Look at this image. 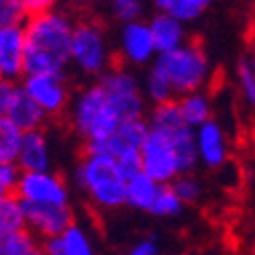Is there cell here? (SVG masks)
<instances>
[{
	"mask_svg": "<svg viewBox=\"0 0 255 255\" xmlns=\"http://www.w3.org/2000/svg\"><path fill=\"white\" fill-rule=\"evenodd\" d=\"M76 20L63 10H49L25 20V76L63 74L72 63Z\"/></svg>",
	"mask_w": 255,
	"mask_h": 255,
	"instance_id": "obj_1",
	"label": "cell"
},
{
	"mask_svg": "<svg viewBox=\"0 0 255 255\" xmlns=\"http://www.w3.org/2000/svg\"><path fill=\"white\" fill-rule=\"evenodd\" d=\"M76 182L86 198L100 210H119L127 206V178L111 155L82 153L76 167Z\"/></svg>",
	"mask_w": 255,
	"mask_h": 255,
	"instance_id": "obj_2",
	"label": "cell"
},
{
	"mask_svg": "<svg viewBox=\"0 0 255 255\" xmlns=\"http://www.w3.org/2000/svg\"><path fill=\"white\" fill-rule=\"evenodd\" d=\"M70 125L74 133L84 143L94 141H106L117 133V129L123 125L121 115L117 113L115 104L109 100L104 88L98 82L82 88L74 102L70 104Z\"/></svg>",
	"mask_w": 255,
	"mask_h": 255,
	"instance_id": "obj_3",
	"label": "cell"
},
{
	"mask_svg": "<svg viewBox=\"0 0 255 255\" xmlns=\"http://www.w3.org/2000/svg\"><path fill=\"white\" fill-rule=\"evenodd\" d=\"M151 68L167 80L176 98L202 90L212 74L208 55L198 39H188L182 47L159 53Z\"/></svg>",
	"mask_w": 255,
	"mask_h": 255,
	"instance_id": "obj_4",
	"label": "cell"
},
{
	"mask_svg": "<svg viewBox=\"0 0 255 255\" xmlns=\"http://www.w3.org/2000/svg\"><path fill=\"white\" fill-rule=\"evenodd\" d=\"M72 63L86 76L100 78L115 66L104 27L94 18H80L74 25L72 37Z\"/></svg>",
	"mask_w": 255,
	"mask_h": 255,
	"instance_id": "obj_5",
	"label": "cell"
},
{
	"mask_svg": "<svg viewBox=\"0 0 255 255\" xmlns=\"http://www.w3.org/2000/svg\"><path fill=\"white\" fill-rule=\"evenodd\" d=\"M98 84L104 88L109 100L115 104L123 123L147 119V98L143 86L135 78V74H131L125 66L115 63L109 72H104L98 78Z\"/></svg>",
	"mask_w": 255,
	"mask_h": 255,
	"instance_id": "obj_6",
	"label": "cell"
},
{
	"mask_svg": "<svg viewBox=\"0 0 255 255\" xmlns=\"http://www.w3.org/2000/svg\"><path fill=\"white\" fill-rule=\"evenodd\" d=\"M141 169L157 184H172L178 176H182L172 135L149 129V135L141 147Z\"/></svg>",
	"mask_w": 255,
	"mask_h": 255,
	"instance_id": "obj_7",
	"label": "cell"
},
{
	"mask_svg": "<svg viewBox=\"0 0 255 255\" xmlns=\"http://www.w3.org/2000/svg\"><path fill=\"white\" fill-rule=\"evenodd\" d=\"M47 119H61L68 115L72 96L63 74H33L18 82Z\"/></svg>",
	"mask_w": 255,
	"mask_h": 255,
	"instance_id": "obj_8",
	"label": "cell"
},
{
	"mask_svg": "<svg viewBox=\"0 0 255 255\" xmlns=\"http://www.w3.org/2000/svg\"><path fill=\"white\" fill-rule=\"evenodd\" d=\"M14 194L27 204L68 206L70 186L57 172H23Z\"/></svg>",
	"mask_w": 255,
	"mask_h": 255,
	"instance_id": "obj_9",
	"label": "cell"
},
{
	"mask_svg": "<svg viewBox=\"0 0 255 255\" xmlns=\"http://www.w3.org/2000/svg\"><path fill=\"white\" fill-rule=\"evenodd\" d=\"M25 204L27 212V229L33 235L45 243L49 239L59 237L68 227L76 223L74 208L68 206H49V204Z\"/></svg>",
	"mask_w": 255,
	"mask_h": 255,
	"instance_id": "obj_10",
	"label": "cell"
},
{
	"mask_svg": "<svg viewBox=\"0 0 255 255\" xmlns=\"http://www.w3.org/2000/svg\"><path fill=\"white\" fill-rule=\"evenodd\" d=\"M25 25L0 27V80L18 84L25 78Z\"/></svg>",
	"mask_w": 255,
	"mask_h": 255,
	"instance_id": "obj_11",
	"label": "cell"
},
{
	"mask_svg": "<svg viewBox=\"0 0 255 255\" xmlns=\"http://www.w3.org/2000/svg\"><path fill=\"white\" fill-rule=\"evenodd\" d=\"M157 57L155 41L147 20L123 25L121 31V59L129 66H147Z\"/></svg>",
	"mask_w": 255,
	"mask_h": 255,
	"instance_id": "obj_12",
	"label": "cell"
},
{
	"mask_svg": "<svg viewBox=\"0 0 255 255\" xmlns=\"http://www.w3.org/2000/svg\"><path fill=\"white\" fill-rule=\"evenodd\" d=\"M194 135H196V149L200 163H204L210 169L223 167L229 159V141L223 125L217 119H212L204 123L200 129H196Z\"/></svg>",
	"mask_w": 255,
	"mask_h": 255,
	"instance_id": "obj_13",
	"label": "cell"
},
{
	"mask_svg": "<svg viewBox=\"0 0 255 255\" xmlns=\"http://www.w3.org/2000/svg\"><path fill=\"white\" fill-rule=\"evenodd\" d=\"M4 117L8 121H12L23 133L43 129L45 123L49 121L47 115L35 104V100L23 90L20 84L14 86V90H12V94H10L8 102H6Z\"/></svg>",
	"mask_w": 255,
	"mask_h": 255,
	"instance_id": "obj_14",
	"label": "cell"
},
{
	"mask_svg": "<svg viewBox=\"0 0 255 255\" xmlns=\"http://www.w3.org/2000/svg\"><path fill=\"white\" fill-rule=\"evenodd\" d=\"M16 165L23 172H47L51 169V149L45 129L23 133Z\"/></svg>",
	"mask_w": 255,
	"mask_h": 255,
	"instance_id": "obj_15",
	"label": "cell"
},
{
	"mask_svg": "<svg viewBox=\"0 0 255 255\" xmlns=\"http://www.w3.org/2000/svg\"><path fill=\"white\" fill-rule=\"evenodd\" d=\"M147 23H149V29H151V35H153V41H155L157 55L174 51L188 41L184 23L178 20L176 16H172L169 12H157L147 20Z\"/></svg>",
	"mask_w": 255,
	"mask_h": 255,
	"instance_id": "obj_16",
	"label": "cell"
},
{
	"mask_svg": "<svg viewBox=\"0 0 255 255\" xmlns=\"http://www.w3.org/2000/svg\"><path fill=\"white\" fill-rule=\"evenodd\" d=\"M47 255H98L90 233L82 225L74 223L59 237L43 243Z\"/></svg>",
	"mask_w": 255,
	"mask_h": 255,
	"instance_id": "obj_17",
	"label": "cell"
},
{
	"mask_svg": "<svg viewBox=\"0 0 255 255\" xmlns=\"http://www.w3.org/2000/svg\"><path fill=\"white\" fill-rule=\"evenodd\" d=\"M178 106L184 123L190 127V129H200V127L208 121H212V100L208 96L206 90H198L192 94H186L178 98Z\"/></svg>",
	"mask_w": 255,
	"mask_h": 255,
	"instance_id": "obj_18",
	"label": "cell"
},
{
	"mask_svg": "<svg viewBox=\"0 0 255 255\" xmlns=\"http://www.w3.org/2000/svg\"><path fill=\"white\" fill-rule=\"evenodd\" d=\"M159 186L161 184H157L155 180H151L143 172L133 176L131 180H127V206L149 212V208L157 196Z\"/></svg>",
	"mask_w": 255,
	"mask_h": 255,
	"instance_id": "obj_19",
	"label": "cell"
},
{
	"mask_svg": "<svg viewBox=\"0 0 255 255\" xmlns=\"http://www.w3.org/2000/svg\"><path fill=\"white\" fill-rule=\"evenodd\" d=\"M27 229V212L25 204L16 194L0 198V235Z\"/></svg>",
	"mask_w": 255,
	"mask_h": 255,
	"instance_id": "obj_20",
	"label": "cell"
},
{
	"mask_svg": "<svg viewBox=\"0 0 255 255\" xmlns=\"http://www.w3.org/2000/svg\"><path fill=\"white\" fill-rule=\"evenodd\" d=\"M147 123H149V129H155V131H176L180 127H188L182 119L178 100L153 106L147 113Z\"/></svg>",
	"mask_w": 255,
	"mask_h": 255,
	"instance_id": "obj_21",
	"label": "cell"
},
{
	"mask_svg": "<svg viewBox=\"0 0 255 255\" xmlns=\"http://www.w3.org/2000/svg\"><path fill=\"white\" fill-rule=\"evenodd\" d=\"M20 141H23V131L6 117L0 119V165L16 163Z\"/></svg>",
	"mask_w": 255,
	"mask_h": 255,
	"instance_id": "obj_22",
	"label": "cell"
},
{
	"mask_svg": "<svg viewBox=\"0 0 255 255\" xmlns=\"http://www.w3.org/2000/svg\"><path fill=\"white\" fill-rule=\"evenodd\" d=\"M182 210H184V202L178 198L174 188L169 184H161L157 190V196L149 208V215L159 219H172V217H178Z\"/></svg>",
	"mask_w": 255,
	"mask_h": 255,
	"instance_id": "obj_23",
	"label": "cell"
},
{
	"mask_svg": "<svg viewBox=\"0 0 255 255\" xmlns=\"http://www.w3.org/2000/svg\"><path fill=\"white\" fill-rule=\"evenodd\" d=\"M143 92H145V98L147 100L153 102V106L178 100L176 94H174V90H172V86L167 84V80L159 72H155L153 68H149V72H147V76H145Z\"/></svg>",
	"mask_w": 255,
	"mask_h": 255,
	"instance_id": "obj_24",
	"label": "cell"
},
{
	"mask_svg": "<svg viewBox=\"0 0 255 255\" xmlns=\"http://www.w3.org/2000/svg\"><path fill=\"white\" fill-rule=\"evenodd\" d=\"M39 245V239L29 229L14 231V233H2L0 235V255H25L33 247Z\"/></svg>",
	"mask_w": 255,
	"mask_h": 255,
	"instance_id": "obj_25",
	"label": "cell"
},
{
	"mask_svg": "<svg viewBox=\"0 0 255 255\" xmlns=\"http://www.w3.org/2000/svg\"><path fill=\"white\" fill-rule=\"evenodd\" d=\"M210 4L212 0H176L169 8V14L182 20V23H192L208 10Z\"/></svg>",
	"mask_w": 255,
	"mask_h": 255,
	"instance_id": "obj_26",
	"label": "cell"
},
{
	"mask_svg": "<svg viewBox=\"0 0 255 255\" xmlns=\"http://www.w3.org/2000/svg\"><path fill=\"white\" fill-rule=\"evenodd\" d=\"M237 82L239 90L247 106L255 109V72L251 66V57H243L237 66Z\"/></svg>",
	"mask_w": 255,
	"mask_h": 255,
	"instance_id": "obj_27",
	"label": "cell"
},
{
	"mask_svg": "<svg viewBox=\"0 0 255 255\" xmlns=\"http://www.w3.org/2000/svg\"><path fill=\"white\" fill-rule=\"evenodd\" d=\"M111 12L123 25L143 20V0H111Z\"/></svg>",
	"mask_w": 255,
	"mask_h": 255,
	"instance_id": "obj_28",
	"label": "cell"
},
{
	"mask_svg": "<svg viewBox=\"0 0 255 255\" xmlns=\"http://www.w3.org/2000/svg\"><path fill=\"white\" fill-rule=\"evenodd\" d=\"M169 186L174 188V192L178 194V198H180L184 204H194V202H198V198H200V194H202V186H200V182H198L192 174H182V176H178Z\"/></svg>",
	"mask_w": 255,
	"mask_h": 255,
	"instance_id": "obj_29",
	"label": "cell"
},
{
	"mask_svg": "<svg viewBox=\"0 0 255 255\" xmlns=\"http://www.w3.org/2000/svg\"><path fill=\"white\" fill-rule=\"evenodd\" d=\"M25 20H27V14L18 0H6V2L0 4V27L25 25Z\"/></svg>",
	"mask_w": 255,
	"mask_h": 255,
	"instance_id": "obj_30",
	"label": "cell"
},
{
	"mask_svg": "<svg viewBox=\"0 0 255 255\" xmlns=\"http://www.w3.org/2000/svg\"><path fill=\"white\" fill-rule=\"evenodd\" d=\"M20 176H23V169H20L16 163L0 165V186H2L8 194H14V190L20 182Z\"/></svg>",
	"mask_w": 255,
	"mask_h": 255,
	"instance_id": "obj_31",
	"label": "cell"
},
{
	"mask_svg": "<svg viewBox=\"0 0 255 255\" xmlns=\"http://www.w3.org/2000/svg\"><path fill=\"white\" fill-rule=\"evenodd\" d=\"M20 6H23L27 18L29 16H37V14H43L55 8L57 0H18Z\"/></svg>",
	"mask_w": 255,
	"mask_h": 255,
	"instance_id": "obj_32",
	"label": "cell"
},
{
	"mask_svg": "<svg viewBox=\"0 0 255 255\" xmlns=\"http://www.w3.org/2000/svg\"><path fill=\"white\" fill-rule=\"evenodd\" d=\"M129 255H159V243L155 237H145L131 247Z\"/></svg>",
	"mask_w": 255,
	"mask_h": 255,
	"instance_id": "obj_33",
	"label": "cell"
},
{
	"mask_svg": "<svg viewBox=\"0 0 255 255\" xmlns=\"http://www.w3.org/2000/svg\"><path fill=\"white\" fill-rule=\"evenodd\" d=\"M16 84L14 82H6V80H0V119L4 117V109H6V102L12 94Z\"/></svg>",
	"mask_w": 255,
	"mask_h": 255,
	"instance_id": "obj_34",
	"label": "cell"
},
{
	"mask_svg": "<svg viewBox=\"0 0 255 255\" xmlns=\"http://www.w3.org/2000/svg\"><path fill=\"white\" fill-rule=\"evenodd\" d=\"M151 2L159 12H169V8H172V4L176 0H151Z\"/></svg>",
	"mask_w": 255,
	"mask_h": 255,
	"instance_id": "obj_35",
	"label": "cell"
},
{
	"mask_svg": "<svg viewBox=\"0 0 255 255\" xmlns=\"http://www.w3.org/2000/svg\"><path fill=\"white\" fill-rule=\"evenodd\" d=\"M25 255H47V251H45L43 243H39L37 247H33V249H31V251H27Z\"/></svg>",
	"mask_w": 255,
	"mask_h": 255,
	"instance_id": "obj_36",
	"label": "cell"
},
{
	"mask_svg": "<svg viewBox=\"0 0 255 255\" xmlns=\"http://www.w3.org/2000/svg\"><path fill=\"white\" fill-rule=\"evenodd\" d=\"M74 4H80V6H90L94 2H98V0H72Z\"/></svg>",
	"mask_w": 255,
	"mask_h": 255,
	"instance_id": "obj_37",
	"label": "cell"
},
{
	"mask_svg": "<svg viewBox=\"0 0 255 255\" xmlns=\"http://www.w3.org/2000/svg\"><path fill=\"white\" fill-rule=\"evenodd\" d=\"M4 196H8V192H6V190H4L2 186H0V198H4Z\"/></svg>",
	"mask_w": 255,
	"mask_h": 255,
	"instance_id": "obj_38",
	"label": "cell"
},
{
	"mask_svg": "<svg viewBox=\"0 0 255 255\" xmlns=\"http://www.w3.org/2000/svg\"><path fill=\"white\" fill-rule=\"evenodd\" d=\"M253 31H255V10H253Z\"/></svg>",
	"mask_w": 255,
	"mask_h": 255,
	"instance_id": "obj_39",
	"label": "cell"
},
{
	"mask_svg": "<svg viewBox=\"0 0 255 255\" xmlns=\"http://www.w3.org/2000/svg\"><path fill=\"white\" fill-rule=\"evenodd\" d=\"M178 255H192V253H178Z\"/></svg>",
	"mask_w": 255,
	"mask_h": 255,
	"instance_id": "obj_40",
	"label": "cell"
},
{
	"mask_svg": "<svg viewBox=\"0 0 255 255\" xmlns=\"http://www.w3.org/2000/svg\"><path fill=\"white\" fill-rule=\"evenodd\" d=\"M2 2H6V0H0V4H2Z\"/></svg>",
	"mask_w": 255,
	"mask_h": 255,
	"instance_id": "obj_41",
	"label": "cell"
},
{
	"mask_svg": "<svg viewBox=\"0 0 255 255\" xmlns=\"http://www.w3.org/2000/svg\"><path fill=\"white\" fill-rule=\"evenodd\" d=\"M251 255H255V249H253V253H251Z\"/></svg>",
	"mask_w": 255,
	"mask_h": 255,
	"instance_id": "obj_42",
	"label": "cell"
}]
</instances>
